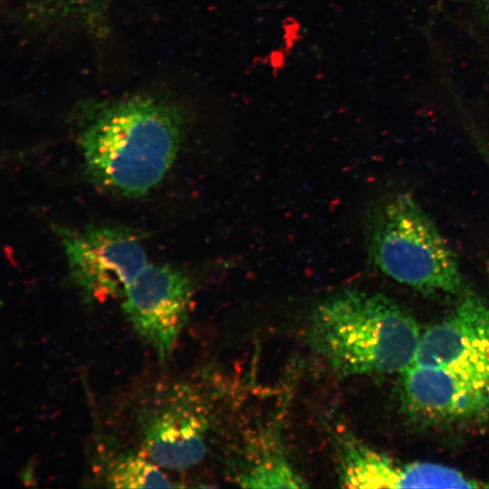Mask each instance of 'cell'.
I'll return each mask as SVG.
<instances>
[{
	"instance_id": "obj_13",
	"label": "cell",
	"mask_w": 489,
	"mask_h": 489,
	"mask_svg": "<svg viewBox=\"0 0 489 489\" xmlns=\"http://www.w3.org/2000/svg\"><path fill=\"white\" fill-rule=\"evenodd\" d=\"M478 19L489 28V0H469Z\"/></svg>"
},
{
	"instance_id": "obj_1",
	"label": "cell",
	"mask_w": 489,
	"mask_h": 489,
	"mask_svg": "<svg viewBox=\"0 0 489 489\" xmlns=\"http://www.w3.org/2000/svg\"><path fill=\"white\" fill-rule=\"evenodd\" d=\"M186 123L179 106L152 95L85 105L76 142L87 177L116 195L149 194L172 168Z\"/></svg>"
},
{
	"instance_id": "obj_5",
	"label": "cell",
	"mask_w": 489,
	"mask_h": 489,
	"mask_svg": "<svg viewBox=\"0 0 489 489\" xmlns=\"http://www.w3.org/2000/svg\"><path fill=\"white\" fill-rule=\"evenodd\" d=\"M192 297L186 272L148 264L124 291L122 309L138 335L165 360L187 322Z\"/></svg>"
},
{
	"instance_id": "obj_6",
	"label": "cell",
	"mask_w": 489,
	"mask_h": 489,
	"mask_svg": "<svg viewBox=\"0 0 489 489\" xmlns=\"http://www.w3.org/2000/svg\"><path fill=\"white\" fill-rule=\"evenodd\" d=\"M139 424L145 454L160 466L187 468L206 455V419L183 387L158 389L140 409Z\"/></svg>"
},
{
	"instance_id": "obj_4",
	"label": "cell",
	"mask_w": 489,
	"mask_h": 489,
	"mask_svg": "<svg viewBox=\"0 0 489 489\" xmlns=\"http://www.w3.org/2000/svg\"><path fill=\"white\" fill-rule=\"evenodd\" d=\"M54 228L65 252L71 277L89 299L123 294L148 264L141 237L129 228Z\"/></svg>"
},
{
	"instance_id": "obj_10",
	"label": "cell",
	"mask_w": 489,
	"mask_h": 489,
	"mask_svg": "<svg viewBox=\"0 0 489 489\" xmlns=\"http://www.w3.org/2000/svg\"><path fill=\"white\" fill-rule=\"evenodd\" d=\"M102 475L107 485L114 488L172 487L173 485L147 460L131 451L121 452L103 465Z\"/></svg>"
},
{
	"instance_id": "obj_11",
	"label": "cell",
	"mask_w": 489,
	"mask_h": 489,
	"mask_svg": "<svg viewBox=\"0 0 489 489\" xmlns=\"http://www.w3.org/2000/svg\"><path fill=\"white\" fill-rule=\"evenodd\" d=\"M238 483L247 488H302L303 479L282 455H268L246 468Z\"/></svg>"
},
{
	"instance_id": "obj_2",
	"label": "cell",
	"mask_w": 489,
	"mask_h": 489,
	"mask_svg": "<svg viewBox=\"0 0 489 489\" xmlns=\"http://www.w3.org/2000/svg\"><path fill=\"white\" fill-rule=\"evenodd\" d=\"M309 342L340 376L390 374L410 366L419 344L415 319L384 294L349 288L312 312Z\"/></svg>"
},
{
	"instance_id": "obj_9",
	"label": "cell",
	"mask_w": 489,
	"mask_h": 489,
	"mask_svg": "<svg viewBox=\"0 0 489 489\" xmlns=\"http://www.w3.org/2000/svg\"><path fill=\"white\" fill-rule=\"evenodd\" d=\"M339 480L350 488H477L456 469L434 463L399 464L348 435L337 438Z\"/></svg>"
},
{
	"instance_id": "obj_8",
	"label": "cell",
	"mask_w": 489,
	"mask_h": 489,
	"mask_svg": "<svg viewBox=\"0 0 489 489\" xmlns=\"http://www.w3.org/2000/svg\"><path fill=\"white\" fill-rule=\"evenodd\" d=\"M401 396L410 417L428 424L465 423L489 415V382L452 370L411 364L402 372Z\"/></svg>"
},
{
	"instance_id": "obj_7",
	"label": "cell",
	"mask_w": 489,
	"mask_h": 489,
	"mask_svg": "<svg viewBox=\"0 0 489 489\" xmlns=\"http://www.w3.org/2000/svg\"><path fill=\"white\" fill-rule=\"evenodd\" d=\"M412 364L489 382V302L465 290L453 312L422 335Z\"/></svg>"
},
{
	"instance_id": "obj_3",
	"label": "cell",
	"mask_w": 489,
	"mask_h": 489,
	"mask_svg": "<svg viewBox=\"0 0 489 489\" xmlns=\"http://www.w3.org/2000/svg\"><path fill=\"white\" fill-rule=\"evenodd\" d=\"M364 237L370 264L397 283L425 293L466 290L456 254L411 194L398 192L371 206Z\"/></svg>"
},
{
	"instance_id": "obj_12",
	"label": "cell",
	"mask_w": 489,
	"mask_h": 489,
	"mask_svg": "<svg viewBox=\"0 0 489 489\" xmlns=\"http://www.w3.org/2000/svg\"><path fill=\"white\" fill-rule=\"evenodd\" d=\"M77 0H37V5L40 6L41 11L43 13L49 11L51 13H58V10L72 7L73 2Z\"/></svg>"
}]
</instances>
